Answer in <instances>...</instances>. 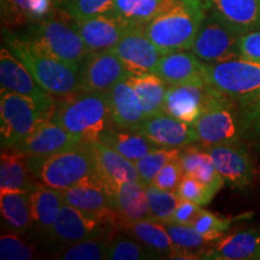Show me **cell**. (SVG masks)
Listing matches in <instances>:
<instances>
[{
	"label": "cell",
	"mask_w": 260,
	"mask_h": 260,
	"mask_svg": "<svg viewBox=\"0 0 260 260\" xmlns=\"http://www.w3.org/2000/svg\"><path fill=\"white\" fill-rule=\"evenodd\" d=\"M206 14L204 0H161L145 31L162 54L191 50Z\"/></svg>",
	"instance_id": "1"
},
{
	"label": "cell",
	"mask_w": 260,
	"mask_h": 260,
	"mask_svg": "<svg viewBox=\"0 0 260 260\" xmlns=\"http://www.w3.org/2000/svg\"><path fill=\"white\" fill-rule=\"evenodd\" d=\"M52 119L82 145L99 141L113 124L107 93L98 92H79L64 98Z\"/></svg>",
	"instance_id": "2"
},
{
	"label": "cell",
	"mask_w": 260,
	"mask_h": 260,
	"mask_svg": "<svg viewBox=\"0 0 260 260\" xmlns=\"http://www.w3.org/2000/svg\"><path fill=\"white\" fill-rule=\"evenodd\" d=\"M8 47L27 65L39 84L51 95L68 98L80 92V69L39 51L28 39L6 31Z\"/></svg>",
	"instance_id": "3"
},
{
	"label": "cell",
	"mask_w": 260,
	"mask_h": 260,
	"mask_svg": "<svg viewBox=\"0 0 260 260\" xmlns=\"http://www.w3.org/2000/svg\"><path fill=\"white\" fill-rule=\"evenodd\" d=\"M57 11L50 17L29 24L28 35L24 37L48 56L81 70L84 59L90 53L86 42L69 15L64 19Z\"/></svg>",
	"instance_id": "4"
},
{
	"label": "cell",
	"mask_w": 260,
	"mask_h": 260,
	"mask_svg": "<svg viewBox=\"0 0 260 260\" xmlns=\"http://www.w3.org/2000/svg\"><path fill=\"white\" fill-rule=\"evenodd\" d=\"M35 177L45 186L64 191L95 174L90 145H79L45 159L29 158Z\"/></svg>",
	"instance_id": "5"
},
{
	"label": "cell",
	"mask_w": 260,
	"mask_h": 260,
	"mask_svg": "<svg viewBox=\"0 0 260 260\" xmlns=\"http://www.w3.org/2000/svg\"><path fill=\"white\" fill-rule=\"evenodd\" d=\"M198 141L204 148L236 144L243 140L237 100L222 95L193 124Z\"/></svg>",
	"instance_id": "6"
},
{
	"label": "cell",
	"mask_w": 260,
	"mask_h": 260,
	"mask_svg": "<svg viewBox=\"0 0 260 260\" xmlns=\"http://www.w3.org/2000/svg\"><path fill=\"white\" fill-rule=\"evenodd\" d=\"M205 79L217 92L240 100L260 90V63L243 58L205 64Z\"/></svg>",
	"instance_id": "7"
},
{
	"label": "cell",
	"mask_w": 260,
	"mask_h": 260,
	"mask_svg": "<svg viewBox=\"0 0 260 260\" xmlns=\"http://www.w3.org/2000/svg\"><path fill=\"white\" fill-rule=\"evenodd\" d=\"M44 117L52 118L35 100L21 94L3 90L0 96L2 148L18 144Z\"/></svg>",
	"instance_id": "8"
},
{
	"label": "cell",
	"mask_w": 260,
	"mask_h": 260,
	"mask_svg": "<svg viewBox=\"0 0 260 260\" xmlns=\"http://www.w3.org/2000/svg\"><path fill=\"white\" fill-rule=\"evenodd\" d=\"M241 37L222 19L207 12L190 51L209 64L234 59L240 57Z\"/></svg>",
	"instance_id": "9"
},
{
	"label": "cell",
	"mask_w": 260,
	"mask_h": 260,
	"mask_svg": "<svg viewBox=\"0 0 260 260\" xmlns=\"http://www.w3.org/2000/svg\"><path fill=\"white\" fill-rule=\"evenodd\" d=\"M0 86L2 92H14L35 100L51 117L56 111L53 95L42 88L27 65L9 47L0 51Z\"/></svg>",
	"instance_id": "10"
},
{
	"label": "cell",
	"mask_w": 260,
	"mask_h": 260,
	"mask_svg": "<svg viewBox=\"0 0 260 260\" xmlns=\"http://www.w3.org/2000/svg\"><path fill=\"white\" fill-rule=\"evenodd\" d=\"M222 95L224 94L217 92L207 83L172 84L167 89L164 113L188 124H194Z\"/></svg>",
	"instance_id": "11"
},
{
	"label": "cell",
	"mask_w": 260,
	"mask_h": 260,
	"mask_svg": "<svg viewBox=\"0 0 260 260\" xmlns=\"http://www.w3.org/2000/svg\"><path fill=\"white\" fill-rule=\"evenodd\" d=\"M61 197L64 204L89 214L106 225L117 228L118 218L112 207V198L96 172L69 189L61 191Z\"/></svg>",
	"instance_id": "12"
},
{
	"label": "cell",
	"mask_w": 260,
	"mask_h": 260,
	"mask_svg": "<svg viewBox=\"0 0 260 260\" xmlns=\"http://www.w3.org/2000/svg\"><path fill=\"white\" fill-rule=\"evenodd\" d=\"M130 75L111 50L90 52L80 70V92L107 93Z\"/></svg>",
	"instance_id": "13"
},
{
	"label": "cell",
	"mask_w": 260,
	"mask_h": 260,
	"mask_svg": "<svg viewBox=\"0 0 260 260\" xmlns=\"http://www.w3.org/2000/svg\"><path fill=\"white\" fill-rule=\"evenodd\" d=\"M132 75L154 73L162 53L145 31V25H134L111 50Z\"/></svg>",
	"instance_id": "14"
},
{
	"label": "cell",
	"mask_w": 260,
	"mask_h": 260,
	"mask_svg": "<svg viewBox=\"0 0 260 260\" xmlns=\"http://www.w3.org/2000/svg\"><path fill=\"white\" fill-rule=\"evenodd\" d=\"M212 159L217 171L233 189H246L254 178V165L251 155L241 142L216 145L205 148Z\"/></svg>",
	"instance_id": "15"
},
{
	"label": "cell",
	"mask_w": 260,
	"mask_h": 260,
	"mask_svg": "<svg viewBox=\"0 0 260 260\" xmlns=\"http://www.w3.org/2000/svg\"><path fill=\"white\" fill-rule=\"evenodd\" d=\"M80 144L73 135L52 118L44 117L35 124L29 134L15 145L29 158L45 159L50 155L65 151Z\"/></svg>",
	"instance_id": "16"
},
{
	"label": "cell",
	"mask_w": 260,
	"mask_h": 260,
	"mask_svg": "<svg viewBox=\"0 0 260 260\" xmlns=\"http://www.w3.org/2000/svg\"><path fill=\"white\" fill-rule=\"evenodd\" d=\"M111 229L115 228L99 222L70 205L63 204L50 236L54 241L70 245L94 237L107 236Z\"/></svg>",
	"instance_id": "17"
},
{
	"label": "cell",
	"mask_w": 260,
	"mask_h": 260,
	"mask_svg": "<svg viewBox=\"0 0 260 260\" xmlns=\"http://www.w3.org/2000/svg\"><path fill=\"white\" fill-rule=\"evenodd\" d=\"M89 52L112 50L134 25L115 12L75 22Z\"/></svg>",
	"instance_id": "18"
},
{
	"label": "cell",
	"mask_w": 260,
	"mask_h": 260,
	"mask_svg": "<svg viewBox=\"0 0 260 260\" xmlns=\"http://www.w3.org/2000/svg\"><path fill=\"white\" fill-rule=\"evenodd\" d=\"M159 147L183 148L198 141L193 124H188L167 113L151 116L135 126Z\"/></svg>",
	"instance_id": "19"
},
{
	"label": "cell",
	"mask_w": 260,
	"mask_h": 260,
	"mask_svg": "<svg viewBox=\"0 0 260 260\" xmlns=\"http://www.w3.org/2000/svg\"><path fill=\"white\" fill-rule=\"evenodd\" d=\"M90 147H92L94 159H95L98 176L102 180L111 198L117 188L124 182L140 181L135 162L130 161L110 146L100 141L90 144Z\"/></svg>",
	"instance_id": "20"
},
{
	"label": "cell",
	"mask_w": 260,
	"mask_h": 260,
	"mask_svg": "<svg viewBox=\"0 0 260 260\" xmlns=\"http://www.w3.org/2000/svg\"><path fill=\"white\" fill-rule=\"evenodd\" d=\"M205 64L193 52L174 51L162 54L154 73L169 86L205 84Z\"/></svg>",
	"instance_id": "21"
},
{
	"label": "cell",
	"mask_w": 260,
	"mask_h": 260,
	"mask_svg": "<svg viewBox=\"0 0 260 260\" xmlns=\"http://www.w3.org/2000/svg\"><path fill=\"white\" fill-rule=\"evenodd\" d=\"M207 12L243 35L260 29V0H204Z\"/></svg>",
	"instance_id": "22"
},
{
	"label": "cell",
	"mask_w": 260,
	"mask_h": 260,
	"mask_svg": "<svg viewBox=\"0 0 260 260\" xmlns=\"http://www.w3.org/2000/svg\"><path fill=\"white\" fill-rule=\"evenodd\" d=\"M112 207L117 213V228L124 230L132 223L152 219L146 186L140 181H126L112 195Z\"/></svg>",
	"instance_id": "23"
},
{
	"label": "cell",
	"mask_w": 260,
	"mask_h": 260,
	"mask_svg": "<svg viewBox=\"0 0 260 260\" xmlns=\"http://www.w3.org/2000/svg\"><path fill=\"white\" fill-rule=\"evenodd\" d=\"M203 259L248 260L260 259V230H239L224 235L214 242L213 247L203 252Z\"/></svg>",
	"instance_id": "24"
},
{
	"label": "cell",
	"mask_w": 260,
	"mask_h": 260,
	"mask_svg": "<svg viewBox=\"0 0 260 260\" xmlns=\"http://www.w3.org/2000/svg\"><path fill=\"white\" fill-rule=\"evenodd\" d=\"M107 96L115 125L121 128H135L145 121L144 106L128 79L115 84L107 92Z\"/></svg>",
	"instance_id": "25"
},
{
	"label": "cell",
	"mask_w": 260,
	"mask_h": 260,
	"mask_svg": "<svg viewBox=\"0 0 260 260\" xmlns=\"http://www.w3.org/2000/svg\"><path fill=\"white\" fill-rule=\"evenodd\" d=\"M32 226L45 235H51L54 223L64 204L61 191L35 181L29 190Z\"/></svg>",
	"instance_id": "26"
},
{
	"label": "cell",
	"mask_w": 260,
	"mask_h": 260,
	"mask_svg": "<svg viewBox=\"0 0 260 260\" xmlns=\"http://www.w3.org/2000/svg\"><path fill=\"white\" fill-rule=\"evenodd\" d=\"M35 181L29 157L15 146L3 148L0 157V190H30Z\"/></svg>",
	"instance_id": "27"
},
{
	"label": "cell",
	"mask_w": 260,
	"mask_h": 260,
	"mask_svg": "<svg viewBox=\"0 0 260 260\" xmlns=\"http://www.w3.org/2000/svg\"><path fill=\"white\" fill-rule=\"evenodd\" d=\"M99 141L110 146L133 162H136L149 152L159 148V146L153 144L135 128H121L115 124L104 132Z\"/></svg>",
	"instance_id": "28"
},
{
	"label": "cell",
	"mask_w": 260,
	"mask_h": 260,
	"mask_svg": "<svg viewBox=\"0 0 260 260\" xmlns=\"http://www.w3.org/2000/svg\"><path fill=\"white\" fill-rule=\"evenodd\" d=\"M53 0H2V22L6 27L31 24L56 12Z\"/></svg>",
	"instance_id": "29"
},
{
	"label": "cell",
	"mask_w": 260,
	"mask_h": 260,
	"mask_svg": "<svg viewBox=\"0 0 260 260\" xmlns=\"http://www.w3.org/2000/svg\"><path fill=\"white\" fill-rule=\"evenodd\" d=\"M0 211L9 232L21 235L32 226L29 190H0Z\"/></svg>",
	"instance_id": "30"
},
{
	"label": "cell",
	"mask_w": 260,
	"mask_h": 260,
	"mask_svg": "<svg viewBox=\"0 0 260 260\" xmlns=\"http://www.w3.org/2000/svg\"><path fill=\"white\" fill-rule=\"evenodd\" d=\"M178 160L184 175L194 176L217 193L225 184L206 149L201 151L195 146L188 145L182 149Z\"/></svg>",
	"instance_id": "31"
},
{
	"label": "cell",
	"mask_w": 260,
	"mask_h": 260,
	"mask_svg": "<svg viewBox=\"0 0 260 260\" xmlns=\"http://www.w3.org/2000/svg\"><path fill=\"white\" fill-rule=\"evenodd\" d=\"M124 232L141 242L152 253V255L159 256V258L170 259L175 249L168 232L158 220H138L126 226Z\"/></svg>",
	"instance_id": "32"
},
{
	"label": "cell",
	"mask_w": 260,
	"mask_h": 260,
	"mask_svg": "<svg viewBox=\"0 0 260 260\" xmlns=\"http://www.w3.org/2000/svg\"><path fill=\"white\" fill-rule=\"evenodd\" d=\"M129 83L144 106L146 118L164 113L165 95L169 84L155 73L130 75Z\"/></svg>",
	"instance_id": "33"
},
{
	"label": "cell",
	"mask_w": 260,
	"mask_h": 260,
	"mask_svg": "<svg viewBox=\"0 0 260 260\" xmlns=\"http://www.w3.org/2000/svg\"><path fill=\"white\" fill-rule=\"evenodd\" d=\"M252 216L253 213H242L236 217H219L217 216V214L210 212V211L203 209L191 225H193L195 228V230L199 232L205 239H207L211 243H212L216 242L217 240H219L220 237H223L224 234H225L228 230L233 226V224L237 222V220L251 218Z\"/></svg>",
	"instance_id": "34"
},
{
	"label": "cell",
	"mask_w": 260,
	"mask_h": 260,
	"mask_svg": "<svg viewBox=\"0 0 260 260\" xmlns=\"http://www.w3.org/2000/svg\"><path fill=\"white\" fill-rule=\"evenodd\" d=\"M111 237L100 236L70 243L57 253V259L63 260H102L106 259Z\"/></svg>",
	"instance_id": "35"
},
{
	"label": "cell",
	"mask_w": 260,
	"mask_h": 260,
	"mask_svg": "<svg viewBox=\"0 0 260 260\" xmlns=\"http://www.w3.org/2000/svg\"><path fill=\"white\" fill-rule=\"evenodd\" d=\"M161 0H116L115 14L133 25H146L157 15Z\"/></svg>",
	"instance_id": "36"
},
{
	"label": "cell",
	"mask_w": 260,
	"mask_h": 260,
	"mask_svg": "<svg viewBox=\"0 0 260 260\" xmlns=\"http://www.w3.org/2000/svg\"><path fill=\"white\" fill-rule=\"evenodd\" d=\"M243 140L260 146V90L237 100Z\"/></svg>",
	"instance_id": "37"
},
{
	"label": "cell",
	"mask_w": 260,
	"mask_h": 260,
	"mask_svg": "<svg viewBox=\"0 0 260 260\" xmlns=\"http://www.w3.org/2000/svg\"><path fill=\"white\" fill-rule=\"evenodd\" d=\"M182 149L183 148L159 147L136 161L135 165L141 183H144L145 186L152 183L158 172L164 168V165H167L169 161L180 158Z\"/></svg>",
	"instance_id": "38"
},
{
	"label": "cell",
	"mask_w": 260,
	"mask_h": 260,
	"mask_svg": "<svg viewBox=\"0 0 260 260\" xmlns=\"http://www.w3.org/2000/svg\"><path fill=\"white\" fill-rule=\"evenodd\" d=\"M146 194L152 219L164 223L169 222L181 201L176 191L160 189L153 183H149L146 186Z\"/></svg>",
	"instance_id": "39"
},
{
	"label": "cell",
	"mask_w": 260,
	"mask_h": 260,
	"mask_svg": "<svg viewBox=\"0 0 260 260\" xmlns=\"http://www.w3.org/2000/svg\"><path fill=\"white\" fill-rule=\"evenodd\" d=\"M153 258L152 253L134 237L116 235L111 237L107 248L109 260H141Z\"/></svg>",
	"instance_id": "40"
},
{
	"label": "cell",
	"mask_w": 260,
	"mask_h": 260,
	"mask_svg": "<svg viewBox=\"0 0 260 260\" xmlns=\"http://www.w3.org/2000/svg\"><path fill=\"white\" fill-rule=\"evenodd\" d=\"M160 223L168 232L175 248L189 252H198L199 249L204 248L205 246L211 243L199 232H197L193 225L177 223Z\"/></svg>",
	"instance_id": "41"
},
{
	"label": "cell",
	"mask_w": 260,
	"mask_h": 260,
	"mask_svg": "<svg viewBox=\"0 0 260 260\" xmlns=\"http://www.w3.org/2000/svg\"><path fill=\"white\" fill-rule=\"evenodd\" d=\"M176 194L181 200H188L191 203L199 204L201 206H206L212 201L217 191H214L212 188L203 183L194 176L183 175Z\"/></svg>",
	"instance_id": "42"
},
{
	"label": "cell",
	"mask_w": 260,
	"mask_h": 260,
	"mask_svg": "<svg viewBox=\"0 0 260 260\" xmlns=\"http://www.w3.org/2000/svg\"><path fill=\"white\" fill-rule=\"evenodd\" d=\"M116 0H70L65 10L75 21L92 18L115 11Z\"/></svg>",
	"instance_id": "43"
},
{
	"label": "cell",
	"mask_w": 260,
	"mask_h": 260,
	"mask_svg": "<svg viewBox=\"0 0 260 260\" xmlns=\"http://www.w3.org/2000/svg\"><path fill=\"white\" fill-rule=\"evenodd\" d=\"M18 235L9 230L3 234L0 237V259L30 260L35 258L34 248Z\"/></svg>",
	"instance_id": "44"
},
{
	"label": "cell",
	"mask_w": 260,
	"mask_h": 260,
	"mask_svg": "<svg viewBox=\"0 0 260 260\" xmlns=\"http://www.w3.org/2000/svg\"><path fill=\"white\" fill-rule=\"evenodd\" d=\"M183 175L184 174L181 168L180 160L175 159V160L169 161L167 165H164V168L158 172L152 183L160 188V189L176 191Z\"/></svg>",
	"instance_id": "45"
},
{
	"label": "cell",
	"mask_w": 260,
	"mask_h": 260,
	"mask_svg": "<svg viewBox=\"0 0 260 260\" xmlns=\"http://www.w3.org/2000/svg\"><path fill=\"white\" fill-rule=\"evenodd\" d=\"M240 58L260 63V29L242 35L240 40Z\"/></svg>",
	"instance_id": "46"
},
{
	"label": "cell",
	"mask_w": 260,
	"mask_h": 260,
	"mask_svg": "<svg viewBox=\"0 0 260 260\" xmlns=\"http://www.w3.org/2000/svg\"><path fill=\"white\" fill-rule=\"evenodd\" d=\"M203 210V206L199 204L191 203L188 200H181L178 204L176 211H175L174 216L169 222L165 223H177V224H187V225H191L197 217Z\"/></svg>",
	"instance_id": "47"
},
{
	"label": "cell",
	"mask_w": 260,
	"mask_h": 260,
	"mask_svg": "<svg viewBox=\"0 0 260 260\" xmlns=\"http://www.w3.org/2000/svg\"><path fill=\"white\" fill-rule=\"evenodd\" d=\"M53 3L56 4L57 8H64L70 3V0H53Z\"/></svg>",
	"instance_id": "48"
}]
</instances>
